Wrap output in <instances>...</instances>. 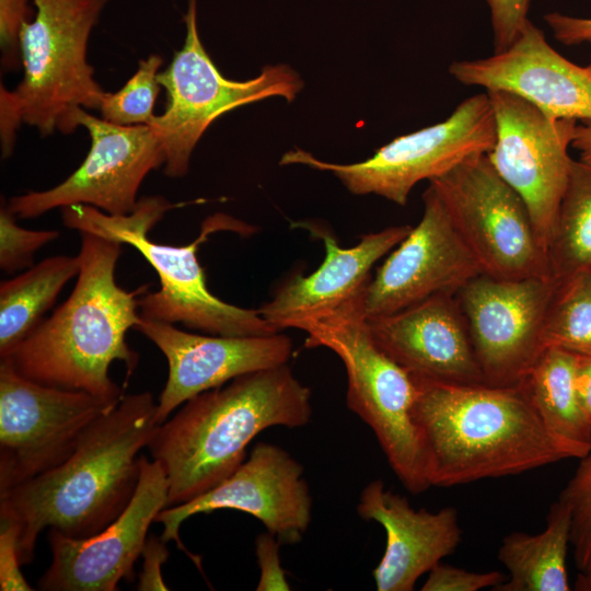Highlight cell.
I'll use <instances>...</instances> for the list:
<instances>
[{
  "label": "cell",
  "mask_w": 591,
  "mask_h": 591,
  "mask_svg": "<svg viewBox=\"0 0 591 591\" xmlns=\"http://www.w3.org/2000/svg\"><path fill=\"white\" fill-rule=\"evenodd\" d=\"M119 401L35 382L0 360V493L65 462Z\"/></svg>",
  "instance_id": "11"
},
{
  "label": "cell",
  "mask_w": 591,
  "mask_h": 591,
  "mask_svg": "<svg viewBox=\"0 0 591 591\" xmlns=\"http://www.w3.org/2000/svg\"><path fill=\"white\" fill-rule=\"evenodd\" d=\"M495 141V116L485 92L462 101L443 121L395 138L366 161L329 163L294 149L279 164L328 171L352 194H375L405 206L418 182L442 176L471 155L487 154Z\"/></svg>",
  "instance_id": "10"
},
{
  "label": "cell",
  "mask_w": 591,
  "mask_h": 591,
  "mask_svg": "<svg viewBox=\"0 0 591 591\" xmlns=\"http://www.w3.org/2000/svg\"><path fill=\"white\" fill-rule=\"evenodd\" d=\"M415 380L413 417L430 486L517 475L565 459L521 382L493 386Z\"/></svg>",
  "instance_id": "4"
},
{
  "label": "cell",
  "mask_w": 591,
  "mask_h": 591,
  "mask_svg": "<svg viewBox=\"0 0 591 591\" xmlns=\"http://www.w3.org/2000/svg\"><path fill=\"white\" fill-rule=\"evenodd\" d=\"M177 205L162 196L138 200L127 215H109L88 205L61 208L63 224L120 244L135 247L153 267L160 289L138 298L141 317L219 336H269L280 333L258 310L229 304L212 294L207 286L197 253L209 236L220 231L251 234L253 228L223 213L209 216L199 235L189 244L175 246L149 239L150 230Z\"/></svg>",
  "instance_id": "5"
},
{
  "label": "cell",
  "mask_w": 591,
  "mask_h": 591,
  "mask_svg": "<svg viewBox=\"0 0 591 591\" xmlns=\"http://www.w3.org/2000/svg\"><path fill=\"white\" fill-rule=\"evenodd\" d=\"M220 509L251 514L280 544L301 542L312 518V497L302 464L281 447L258 442L228 478L188 502L164 508L154 522L163 524L162 540L174 541L200 568L199 557L182 543L179 528L195 514Z\"/></svg>",
  "instance_id": "15"
},
{
  "label": "cell",
  "mask_w": 591,
  "mask_h": 591,
  "mask_svg": "<svg viewBox=\"0 0 591 591\" xmlns=\"http://www.w3.org/2000/svg\"><path fill=\"white\" fill-rule=\"evenodd\" d=\"M449 72L464 85L515 94L549 118L591 123V67L558 54L530 20L507 49L454 61Z\"/></svg>",
  "instance_id": "19"
},
{
  "label": "cell",
  "mask_w": 591,
  "mask_h": 591,
  "mask_svg": "<svg viewBox=\"0 0 591 591\" xmlns=\"http://www.w3.org/2000/svg\"><path fill=\"white\" fill-rule=\"evenodd\" d=\"M576 590L579 591H591V581L590 582H576Z\"/></svg>",
  "instance_id": "40"
},
{
  "label": "cell",
  "mask_w": 591,
  "mask_h": 591,
  "mask_svg": "<svg viewBox=\"0 0 591 591\" xmlns=\"http://www.w3.org/2000/svg\"><path fill=\"white\" fill-rule=\"evenodd\" d=\"M576 363L577 355L546 348L520 381L565 459L591 451V422L575 391Z\"/></svg>",
  "instance_id": "23"
},
{
  "label": "cell",
  "mask_w": 591,
  "mask_h": 591,
  "mask_svg": "<svg viewBox=\"0 0 591 591\" xmlns=\"http://www.w3.org/2000/svg\"><path fill=\"white\" fill-rule=\"evenodd\" d=\"M542 346L591 356V269L557 281L543 322Z\"/></svg>",
  "instance_id": "27"
},
{
  "label": "cell",
  "mask_w": 591,
  "mask_h": 591,
  "mask_svg": "<svg viewBox=\"0 0 591 591\" xmlns=\"http://www.w3.org/2000/svg\"><path fill=\"white\" fill-rule=\"evenodd\" d=\"M570 526V510L558 499L551 506L546 528L542 532L506 535L498 549V559L510 577L494 590L569 591L566 558Z\"/></svg>",
  "instance_id": "24"
},
{
  "label": "cell",
  "mask_w": 591,
  "mask_h": 591,
  "mask_svg": "<svg viewBox=\"0 0 591 591\" xmlns=\"http://www.w3.org/2000/svg\"><path fill=\"white\" fill-rule=\"evenodd\" d=\"M490 11L495 53L507 49L529 21L530 0H486Z\"/></svg>",
  "instance_id": "33"
},
{
  "label": "cell",
  "mask_w": 591,
  "mask_h": 591,
  "mask_svg": "<svg viewBox=\"0 0 591 591\" xmlns=\"http://www.w3.org/2000/svg\"><path fill=\"white\" fill-rule=\"evenodd\" d=\"M424 215L371 278L367 318L392 314L439 293L455 294L483 274L433 188L422 194Z\"/></svg>",
  "instance_id": "17"
},
{
  "label": "cell",
  "mask_w": 591,
  "mask_h": 591,
  "mask_svg": "<svg viewBox=\"0 0 591 591\" xmlns=\"http://www.w3.org/2000/svg\"><path fill=\"white\" fill-rule=\"evenodd\" d=\"M184 23L186 35L182 49L158 74L167 95L165 111L149 125L162 141L164 173L171 177L188 172L195 146L221 115L270 96L292 102L303 88L299 74L287 65L265 66L256 78L246 81L227 79L200 40L197 0H187Z\"/></svg>",
  "instance_id": "8"
},
{
  "label": "cell",
  "mask_w": 591,
  "mask_h": 591,
  "mask_svg": "<svg viewBox=\"0 0 591 591\" xmlns=\"http://www.w3.org/2000/svg\"><path fill=\"white\" fill-rule=\"evenodd\" d=\"M573 383L578 403L591 422V356L577 355Z\"/></svg>",
  "instance_id": "38"
},
{
  "label": "cell",
  "mask_w": 591,
  "mask_h": 591,
  "mask_svg": "<svg viewBox=\"0 0 591 591\" xmlns=\"http://www.w3.org/2000/svg\"><path fill=\"white\" fill-rule=\"evenodd\" d=\"M18 553V532L14 525L1 522L0 526V590L30 591L33 588L25 580Z\"/></svg>",
  "instance_id": "35"
},
{
  "label": "cell",
  "mask_w": 591,
  "mask_h": 591,
  "mask_svg": "<svg viewBox=\"0 0 591 591\" xmlns=\"http://www.w3.org/2000/svg\"><path fill=\"white\" fill-rule=\"evenodd\" d=\"M135 329L152 341L167 361V380L157 407L159 425L198 394L240 375L288 363L292 356L291 339L281 333L269 336L202 335L143 317Z\"/></svg>",
  "instance_id": "18"
},
{
  "label": "cell",
  "mask_w": 591,
  "mask_h": 591,
  "mask_svg": "<svg viewBox=\"0 0 591 591\" xmlns=\"http://www.w3.org/2000/svg\"><path fill=\"white\" fill-rule=\"evenodd\" d=\"M16 216L5 206L0 209V268L13 274L34 265V255L44 245L56 240L59 231L21 228Z\"/></svg>",
  "instance_id": "30"
},
{
  "label": "cell",
  "mask_w": 591,
  "mask_h": 591,
  "mask_svg": "<svg viewBox=\"0 0 591 591\" xmlns=\"http://www.w3.org/2000/svg\"><path fill=\"white\" fill-rule=\"evenodd\" d=\"M367 320L375 344L415 379L485 384L455 294Z\"/></svg>",
  "instance_id": "20"
},
{
  "label": "cell",
  "mask_w": 591,
  "mask_h": 591,
  "mask_svg": "<svg viewBox=\"0 0 591 591\" xmlns=\"http://www.w3.org/2000/svg\"><path fill=\"white\" fill-rule=\"evenodd\" d=\"M429 185L483 274L507 280L552 277L525 202L486 153L468 157Z\"/></svg>",
  "instance_id": "9"
},
{
  "label": "cell",
  "mask_w": 591,
  "mask_h": 591,
  "mask_svg": "<svg viewBox=\"0 0 591 591\" xmlns=\"http://www.w3.org/2000/svg\"><path fill=\"white\" fill-rule=\"evenodd\" d=\"M588 43H589V44H590V46H591V39H590V40H589ZM589 66L591 67V62H590V65H589Z\"/></svg>",
  "instance_id": "41"
},
{
  "label": "cell",
  "mask_w": 591,
  "mask_h": 591,
  "mask_svg": "<svg viewBox=\"0 0 591 591\" xmlns=\"http://www.w3.org/2000/svg\"><path fill=\"white\" fill-rule=\"evenodd\" d=\"M364 293L308 325L304 346L325 347L340 358L347 373L348 408L374 432L404 487L419 494L431 486L413 417L418 385L373 340L363 310Z\"/></svg>",
  "instance_id": "7"
},
{
  "label": "cell",
  "mask_w": 591,
  "mask_h": 591,
  "mask_svg": "<svg viewBox=\"0 0 591 591\" xmlns=\"http://www.w3.org/2000/svg\"><path fill=\"white\" fill-rule=\"evenodd\" d=\"M157 407L150 392L124 394L65 462L0 493V521L15 526L22 565L33 560L45 529L84 538L124 511L138 486L139 453L159 426Z\"/></svg>",
  "instance_id": "1"
},
{
  "label": "cell",
  "mask_w": 591,
  "mask_h": 591,
  "mask_svg": "<svg viewBox=\"0 0 591 591\" xmlns=\"http://www.w3.org/2000/svg\"><path fill=\"white\" fill-rule=\"evenodd\" d=\"M324 241L325 258L309 276H294L285 282L259 314L279 332L285 328L304 329L366 291L372 266L410 232L412 225L389 227L361 236L359 243L343 248L327 230L304 224Z\"/></svg>",
  "instance_id": "21"
},
{
  "label": "cell",
  "mask_w": 591,
  "mask_h": 591,
  "mask_svg": "<svg viewBox=\"0 0 591 591\" xmlns=\"http://www.w3.org/2000/svg\"><path fill=\"white\" fill-rule=\"evenodd\" d=\"M32 0H0L1 62L5 69H16L21 61L20 35L23 25L34 14Z\"/></svg>",
  "instance_id": "32"
},
{
  "label": "cell",
  "mask_w": 591,
  "mask_h": 591,
  "mask_svg": "<svg viewBox=\"0 0 591 591\" xmlns=\"http://www.w3.org/2000/svg\"><path fill=\"white\" fill-rule=\"evenodd\" d=\"M163 59L150 55L139 62L137 71L116 92L104 91L101 96L102 118L117 125H150L160 91L159 69Z\"/></svg>",
  "instance_id": "28"
},
{
  "label": "cell",
  "mask_w": 591,
  "mask_h": 591,
  "mask_svg": "<svg viewBox=\"0 0 591 591\" xmlns=\"http://www.w3.org/2000/svg\"><path fill=\"white\" fill-rule=\"evenodd\" d=\"M557 280L480 274L456 293L485 384H518L542 354V329Z\"/></svg>",
  "instance_id": "14"
},
{
  "label": "cell",
  "mask_w": 591,
  "mask_h": 591,
  "mask_svg": "<svg viewBox=\"0 0 591 591\" xmlns=\"http://www.w3.org/2000/svg\"><path fill=\"white\" fill-rule=\"evenodd\" d=\"M358 514L380 523L386 533L384 554L373 570L378 591H412L416 581L459 546L462 532L457 511L415 510L406 497L370 482L361 491Z\"/></svg>",
  "instance_id": "22"
},
{
  "label": "cell",
  "mask_w": 591,
  "mask_h": 591,
  "mask_svg": "<svg viewBox=\"0 0 591 591\" xmlns=\"http://www.w3.org/2000/svg\"><path fill=\"white\" fill-rule=\"evenodd\" d=\"M77 126L90 136L81 165L57 186L12 197L7 207L16 217L32 219L55 208L88 205L109 215H127L148 173L165 162L162 141L149 125H117L76 113Z\"/></svg>",
  "instance_id": "13"
},
{
  "label": "cell",
  "mask_w": 591,
  "mask_h": 591,
  "mask_svg": "<svg viewBox=\"0 0 591 591\" xmlns=\"http://www.w3.org/2000/svg\"><path fill=\"white\" fill-rule=\"evenodd\" d=\"M555 38L565 45H577L591 39V19L551 12L544 15Z\"/></svg>",
  "instance_id": "37"
},
{
  "label": "cell",
  "mask_w": 591,
  "mask_h": 591,
  "mask_svg": "<svg viewBox=\"0 0 591 591\" xmlns=\"http://www.w3.org/2000/svg\"><path fill=\"white\" fill-rule=\"evenodd\" d=\"M80 234V270L70 296L0 360L35 382L119 401L123 390L108 371L115 360L125 363L128 376L138 366L126 334L141 318L138 296L146 288L127 291L116 283L120 243Z\"/></svg>",
  "instance_id": "3"
},
{
  "label": "cell",
  "mask_w": 591,
  "mask_h": 591,
  "mask_svg": "<svg viewBox=\"0 0 591 591\" xmlns=\"http://www.w3.org/2000/svg\"><path fill=\"white\" fill-rule=\"evenodd\" d=\"M421 587L422 591H478L506 581L500 571L472 572L462 568L439 563L429 572Z\"/></svg>",
  "instance_id": "31"
},
{
  "label": "cell",
  "mask_w": 591,
  "mask_h": 591,
  "mask_svg": "<svg viewBox=\"0 0 591 591\" xmlns=\"http://www.w3.org/2000/svg\"><path fill=\"white\" fill-rule=\"evenodd\" d=\"M571 147L580 154V161L591 164V123L577 124Z\"/></svg>",
  "instance_id": "39"
},
{
  "label": "cell",
  "mask_w": 591,
  "mask_h": 591,
  "mask_svg": "<svg viewBox=\"0 0 591 591\" xmlns=\"http://www.w3.org/2000/svg\"><path fill=\"white\" fill-rule=\"evenodd\" d=\"M80 270L79 256L43 259L0 283V359L8 357L42 323L63 286Z\"/></svg>",
  "instance_id": "25"
},
{
  "label": "cell",
  "mask_w": 591,
  "mask_h": 591,
  "mask_svg": "<svg viewBox=\"0 0 591 591\" xmlns=\"http://www.w3.org/2000/svg\"><path fill=\"white\" fill-rule=\"evenodd\" d=\"M169 483L163 465L141 456L138 486L129 505L101 532L73 538L49 529L51 563L38 579L44 591H115L132 581L147 533L166 507Z\"/></svg>",
  "instance_id": "16"
},
{
  "label": "cell",
  "mask_w": 591,
  "mask_h": 591,
  "mask_svg": "<svg viewBox=\"0 0 591 591\" xmlns=\"http://www.w3.org/2000/svg\"><path fill=\"white\" fill-rule=\"evenodd\" d=\"M34 16L20 35L24 76L1 85L2 157L11 155L21 123L42 136L73 132L79 108L99 109L104 90L86 60L90 34L109 0H32Z\"/></svg>",
  "instance_id": "6"
},
{
  "label": "cell",
  "mask_w": 591,
  "mask_h": 591,
  "mask_svg": "<svg viewBox=\"0 0 591 591\" xmlns=\"http://www.w3.org/2000/svg\"><path fill=\"white\" fill-rule=\"evenodd\" d=\"M551 276L559 281L591 269V164L572 160L547 251Z\"/></svg>",
  "instance_id": "26"
},
{
  "label": "cell",
  "mask_w": 591,
  "mask_h": 591,
  "mask_svg": "<svg viewBox=\"0 0 591 591\" xmlns=\"http://www.w3.org/2000/svg\"><path fill=\"white\" fill-rule=\"evenodd\" d=\"M486 93L496 123V141L487 157L525 202L547 256L573 160L568 148L577 120L549 118L530 102L509 92Z\"/></svg>",
  "instance_id": "12"
},
{
  "label": "cell",
  "mask_w": 591,
  "mask_h": 591,
  "mask_svg": "<svg viewBox=\"0 0 591 591\" xmlns=\"http://www.w3.org/2000/svg\"><path fill=\"white\" fill-rule=\"evenodd\" d=\"M279 541L269 532L256 537L255 552L260 569L257 591L290 590L286 572L280 565Z\"/></svg>",
  "instance_id": "34"
},
{
  "label": "cell",
  "mask_w": 591,
  "mask_h": 591,
  "mask_svg": "<svg viewBox=\"0 0 591 591\" xmlns=\"http://www.w3.org/2000/svg\"><path fill=\"white\" fill-rule=\"evenodd\" d=\"M162 537L151 536L146 541L141 556L143 557L142 569L138 576L137 590H169L163 581L162 565L169 558V549Z\"/></svg>",
  "instance_id": "36"
},
{
  "label": "cell",
  "mask_w": 591,
  "mask_h": 591,
  "mask_svg": "<svg viewBox=\"0 0 591 591\" xmlns=\"http://www.w3.org/2000/svg\"><path fill=\"white\" fill-rule=\"evenodd\" d=\"M571 514L570 545L578 569L576 582L591 581V451L559 494Z\"/></svg>",
  "instance_id": "29"
},
{
  "label": "cell",
  "mask_w": 591,
  "mask_h": 591,
  "mask_svg": "<svg viewBox=\"0 0 591 591\" xmlns=\"http://www.w3.org/2000/svg\"><path fill=\"white\" fill-rule=\"evenodd\" d=\"M312 414L311 390L287 363L240 375L190 398L157 427L147 447L166 472L165 508L188 502L228 478L262 431L303 427Z\"/></svg>",
  "instance_id": "2"
}]
</instances>
